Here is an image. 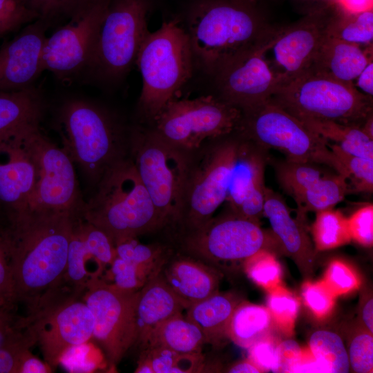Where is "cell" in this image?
<instances>
[{
	"instance_id": "6da1fadb",
	"label": "cell",
	"mask_w": 373,
	"mask_h": 373,
	"mask_svg": "<svg viewBox=\"0 0 373 373\" xmlns=\"http://www.w3.org/2000/svg\"><path fill=\"white\" fill-rule=\"evenodd\" d=\"M77 216L30 210L5 220L16 302L32 316L52 299L64 274Z\"/></svg>"
},
{
	"instance_id": "7a4b0ae2",
	"label": "cell",
	"mask_w": 373,
	"mask_h": 373,
	"mask_svg": "<svg viewBox=\"0 0 373 373\" xmlns=\"http://www.w3.org/2000/svg\"><path fill=\"white\" fill-rule=\"evenodd\" d=\"M187 24L195 66L213 77L272 29L256 6L234 0L195 1Z\"/></svg>"
},
{
	"instance_id": "3957f363",
	"label": "cell",
	"mask_w": 373,
	"mask_h": 373,
	"mask_svg": "<svg viewBox=\"0 0 373 373\" xmlns=\"http://www.w3.org/2000/svg\"><path fill=\"white\" fill-rule=\"evenodd\" d=\"M97 184V192L85 202L82 217L115 244L164 226L132 161L119 160Z\"/></svg>"
},
{
	"instance_id": "277c9868",
	"label": "cell",
	"mask_w": 373,
	"mask_h": 373,
	"mask_svg": "<svg viewBox=\"0 0 373 373\" xmlns=\"http://www.w3.org/2000/svg\"><path fill=\"white\" fill-rule=\"evenodd\" d=\"M135 64L142 79L140 105L154 119L189 81L195 66L188 34L178 21H163L149 32Z\"/></svg>"
},
{
	"instance_id": "5b68a950",
	"label": "cell",
	"mask_w": 373,
	"mask_h": 373,
	"mask_svg": "<svg viewBox=\"0 0 373 373\" xmlns=\"http://www.w3.org/2000/svg\"><path fill=\"white\" fill-rule=\"evenodd\" d=\"M58 122L62 148L90 181L97 184L111 166L123 159L116 124L95 104L69 99L61 106Z\"/></svg>"
},
{
	"instance_id": "8992f818",
	"label": "cell",
	"mask_w": 373,
	"mask_h": 373,
	"mask_svg": "<svg viewBox=\"0 0 373 373\" xmlns=\"http://www.w3.org/2000/svg\"><path fill=\"white\" fill-rule=\"evenodd\" d=\"M238 129L258 146L282 152L287 160L325 164L345 179L328 142L271 99L242 111Z\"/></svg>"
},
{
	"instance_id": "52a82bcc",
	"label": "cell",
	"mask_w": 373,
	"mask_h": 373,
	"mask_svg": "<svg viewBox=\"0 0 373 373\" xmlns=\"http://www.w3.org/2000/svg\"><path fill=\"white\" fill-rule=\"evenodd\" d=\"M269 99L298 119L361 126L372 114V97L353 84L310 73L278 88Z\"/></svg>"
},
{
	"instance_id": "ba28073f",
	"label": "cell",
	"mask_w": 373,
	"mask_h": 373,
	"mask_svg": "<svg viewBox=\"0 0 373 373\" xmlns=\"http://www.w3.org/2000/svg\"><path fill=\"white\" fill-rule=\"evenodd\" d=\"M149 0H111L101 26L94 52L83 76L114 82L135 64L149 32Z\"/></svg>"
},
{
	"instance_id": "9c48e42d",
	"label": "cell",
	"mask_w": 373,
	"mask_h": 373,
	"mask_svg": "<svg viewBox=\"0 0 373 373\" xmlns=\"http://www.w3.org/2000/svg\"><path fill=\"white\" fill-rule=\"evenodd\" d=\"M133 163L164 226L181 220L191 173L182 150L154 131L137 145Z\"/></svg>"
},
{
	"instance_id": "30bf717a",
	"label": "cell",
	"mask_w": 373,
	"mask_h": 373,
	"mask_svg": "<svg viewBox=\"0 0 373 373\" xmlns=\"http://www.w3.org/2000/svg\"><path fill=\"white\" fill-rule=\"evenodd\" d=\"M184 247L191 256L220 271L242 268L251 256L262 250L271 251L280 245L255 222L235 213L211 219L189 233ZM281 250V249H280Z\"/></svg>"
},
{
	"instance_id": "8fae6325",
	"label": "cell",
	"mask_w": 373,
	"mask_h": 373,
	"mask_svg": "<svg viewBox=\"0 0 373 373\" xmlns=\"http://www.w3.org/2000/svg\"><path fill=\"white\" fill-rule=\"evenodd\" d=\"M111 0H77L62 17L66 22L47 37L44 70L61 81L84 75L92 59L99 32Z\"/></svg>"
},
{
	"instance_id": "7c38bea8",
	"label": "cell",
	"mask_w": 373,
	"mask_h": 373,
	"mask_svg": "<svg viewBox=\"0 0 373 373\" xmlns=\"http://www.w3.org/2000/svg\"><path fill=\"white\" fill-rule=\"evenodd\" d=\"M242 111L211 95L170 100L154 118L155 132L180 150L198 148L208 138L238 129Z\"/></svg>"
},
{
	"instance_id": "4fadbf2b",
	"label": "cell",
	"mask_w": 373,
	"mask_h": 373,
	"mask_svg": "<svg viewBox=\"0 0 373 373\" xmlns=\"http://www.w3.org/2000/svg\"><path fill=\"white\" fill-rule=\"evenodd\" d=\"M24 140L37 172L30 210L81 216L85 202L68 153L44 136L39 126L28 130Z\"/></svg>"
},
{
	"instance_id": "5bb4252c",
	"label": "cell",
	"mask_w": 373,
	"mask_h": 373,
	"mask_svg": "<svg viewBox=\"0 0 373 373\" xmlns=\"http://www.w3.org/2000/svg\"><path fill=\"white\" fill-rule=\"evenodd\" d=\"M138 291L118 288L102 277L90 280L82 297L93 319V338L113 367L135 345Z\"/></svg>"
},
{
	"instance_id": "9a60e30c",
	"label": "cell",
	"mask_w": 373,
	"mask_h": 373,
	"mask_svg": "<svg viewBox=\"0 0 373 373\" xmlns=\"http://www.w3.org/2000/svg\"><path fill=\"white\" fill-rule=\"evenodd\" d=\"M334 10L333 7L319 9L309 12L290 26L272 28L262 41V54L276 79L278 89L307 71L327 35V26Z\"/></svg>"
},
{
	"instance_id": "2e32d148",
	"label": "cell",
	"mask_w": 373,
	"mask_h": 373,
	"mask_svg": "<svg viewBox=\"0 0 373 373\" xmlns=\"http://www.w3.org/2000/svg\"><path fill=\"white\" fill-rule=\"evenodd\" d=\"M240 146L235 140L217 145L193 174L190 173L184 210L189 233L209 221L227 200Z\"/></svg>"
},
{
	"instance_id": "e0dca14e",
	"label": "cell",
	"mask_w": 373,
	"mask_h": 373,
	"mask_svg": "<svg viewBox=\"0 0 373 373\" xmlns=\"http://www.w3.org/2000/svg\"><path fill=\"white\" fill-rule=\"evenodd\" d=\"M23 321L52 369L66 349L93 337V316L82 298L49 306L32 316H24Z\"/></svg>"
},
{
	"instance_id": "ac0fdd59",
	"label": "cell",
	"mask_w": 373,
	"mask_h": 373,
	"mask_svg": "<svg viewBox=\"0 0 373 373\" xmlns=\"http://www.w3.org/2000/svg\"><path fill=\"white\" fill-rule=\"evenodd\" d=\"M115 256V243L105 232L82 216L76 218L66 266L53 299L65 301L82 298L88 283L95 278L90 263L102 277Z\"/></svg>"
},
{
	"instance_id": "d6986e66",
	"label": "cell",
	"mask_w": 373,
	"mask_h": 373,
	"mask_svg": "<svg viewBox=\"0 0 373 373\" xmlns=\"http://www.w3.org/2000/svg\"><path fill=\"white\" fill-rule=\"evenodd\" d=\"M261 42L231 61L213 77L221 99L241 111L265 102L278 89L262 56Z\"/></svg>"
},
{
	"instance_id": "ffe728a7",
	"label": "cell",
	"mask_w": 373,
	"mask_h": 373,
	"mask_svg": "<svg viewBox=\"0 0 373 373\" xmlns=\"http://www.w3.org/2000/svg\"><path fill=\"white\" fill-rule=\"evenodd\" d=\"M32 127L0 142V216L5 220L18 217L31 208L37 172L24 135Z\"/></svg>"
},
{
	"instance_id": "44dd1931",
	"label": "cell",
	"mask_w": 373,
	"mask_h": 373,
	"mask_svg": "<svg viewBox=\"0 0 373 373\" xmlns=\"http://www.w3.org/2000/svg\"><path fill=\"white\" fill-rule=\"evenodd\" d=\"M314 164L287 160L276 167L279 184L295 200L300 215L332 209L350 192L343 176L325 174Z\"/></svg>"
},
{
	"instance_id": "7402d4cb",
	"label": "cell",
	"mask_w": 373,
	"mask_h": 373,
	"mask_svg": "<svg viewBox=\"0 0 373 373\" xmlns=\"http://www.w3.org/2000/svg\"><path fill=\"white\" fill-rule=\"evenodd\" d=\"M51 22L38 19L25 26L0 48V91H17L33 87L44 71L43 50Z\"/></svg>"
},
{
	"instance_id": "603a6c76",
	"label": "cell",
	"mask_w": 373,
	"mask_h": 373,
	"mask_svg": "<svg viewBox=\"0 0 373 373\" xmlns=\"http://www.w3.org/2000/svg\"><path fill=\"white\" fill-rule=\"evenodd\" d=\"M263 215L268 218L280 249L295 262L303 276H309L314 267L315 249L305 228L302 221L291 216L281 196L267 187Z\"/></svg>"
},
{
	"instance_id": "cb8c5ba5",
	"label": "cell",
	"mask_w": 373,
	"mask_h": 373,
	"mask_svg": "<svg viewBox=\"0 0 373 373\" xmlns=\"http://www.w3.org/2000/svg\"><path fill=\"white\" fill-rule=\"evenodd\" d=\"M161 273L187 308L218 292L222 276V271L193 256L170 257Z\"/></svg>"
},
{
	"instance_id": "d4e9b609",
	"label": "cell",
	"mask_w": 373,
	"mask_h": 373,
	"mask_svg": "<svg viewBox=\"0 0 373 373\" xmlns=\"http://www.w3.org/2000/svg\"><path fill=\"white\" fill-rule=\"evenodd\" d=\"M371 61L372 46L363 47L326 35L306 73L353 84Z\"/></svg>"
},
{
	"instance_id": "484cf974",
	"label": "cell",
	"mask_w": 373,
	"mask_h": 373,
	"mask_svg": "<svg viewBox=\"0 0 373 373\" xmlns=\"http://www.w3.org/2000/svg\"><path fill=\"white\" fill-rule=\"evenodd\" d=\"M186 305L164 278L161 271L140 290L135 306L137 339L142 349L151 331L167 318L182 313Z\"/></svg>"
},
{
	"instance_id": "4316f807",
	"label": "cell",
	"mask_w": 373,
	"mask_h": 373,
	"mask_svg": "<svg viewBox=\"0 0 373 373\" xmlns=\"http://www.w3.org/2000/svg\"><path fill=\"white\" fill-rule=\"evenodd\" d=\"M242 300L231 292L216 294L191 305L186 316L202 331L205 343L220 347L229 340L228 328L233 312Z\"/></svg>"
},
{
	"instance_id": "83f0119b",
	"label": "cell",
	"mask_w": 373,
	"mask_h": 373,
	"mask_svg": "<svg viewBox=\"0 0 373 373\" xmlns=\"http://www.w3.org/2000/svg\"><path fill=\"white\" fill-rule=\"evenodd\" d=\"M43 111L42 97L34 87L0 91V142L28 128L39 126Z\"/></svg>"
},
{
	"instance_id": "f1b7e54d",
	"label": "cell",
	"mask_w": 373,
	"mask_h": 373,
	"mask_svg": "<svg viewBox=\"0 0 373 373\" xmlns=\"http://www.w3.org/2000/svg\"><path fill=\"white\" fill-rule=\"evenodd\" d=\"M204 344L200 329L180 313L157 325L141 350L147 346H163L181 354L201 353Z\"/></svg>"
},
{
	"instance_id": "f546056e",
	"label": "cell",
	"mask_w": 373,
	"mask_h": 373,
	"mask_svg": "<svg viewBox=\"0 0 373 373\" xmlns=\"http://www.w3.org/2000/svg\"><path fill=\"white\" fill-rule=\"evenodd\" d=\"M274 325L267 307L241 300L231 316L228 336L238 346L247 349L271 334Z\"/></svg>"
},
{
	"instance_id": "4dcf8cb0",
	"label": "cell",
	"mask_w": 373,
	"mask_h": 373,
	"mask_svg": "<svg viewBox=\"0 0 373 373\" xmlns=\"http://www.w3.org/2000/svg\"><path fill=\"white\" fill-rule=\"evenodd\" d=\"M299 120L312 131L327 142H334L343 151L373 160V139L363 131L361 126L312 119Z\"/></svg>"
},
{
	"instance_id": "1f68e13d",
	"label": "cell",
	"mask_w": 373,
	"mask_h": 373,
	"mask_svg": "<svg viewBox=\"0 0 373 373\" xmlns=\"http://www.w3.org/2000/svg\"><path fill=\"white\" fill-rule=\"evenodd\" d=\"M265 164L261 155L241 143L226 200L233 212L236 211L248 192L264 180Z\"/></svg>"
},
{
	"instance_id": "d6a6232c",
	"label": "cell",
	"mask_w": 373,
	"mask_h": 373,
	"mask_svg": "<svg viewBox=\"0 0 373 373\" xmlns=\"http://www.w3.org/2000/svg\"><path fill=\"white\" fill-rule=\"evenodd\" d=\"M327 35L363 47L373 43V10L348 12L338 6L328 23Z\"/></svg>"
},
{
	"instance_id": "836d02e7",
	"label": "cell",
	"mask_w": 373,
	"mask_h": 373,
	"mask_svg": "<svg viewBox=\"0 0 373 373\" xmlns=\"http://www.w3.org/2000/svg\"><path fill=\"white\" fill-rule=\"evenodd\" d=\"M321 373H346L350 371L347 349L341 337L329 330H318L310 336L309 347Z\"/></svg>"
},
{
	"instance_id": "e575fe53",
	"label": "cell",
	"mask_w": 373,
	"mask_h": 373,
	"mask_svg": "<svg viewBox=\"0 0 373 373\" xmlns=\"http://www.w3.org/2000/svg\"><path fill=\"white\" fill-rule=\"evenodd\" d=\"M312 233L315 247L318 251L332 249L352 240L347 218L333 208L316 212Z\"/></svg>"
},
{
	"instance_id": "d590c367",
	"label": "cell",
	"mask_w": 373,
	"mask_h": 373,
	"mask_svg": "<svg viewBox=\"0 0 373 373\" xmlns=\"http://www.w3.org/2000/svg\"><path fill=\"white\" fill-rule=\"evenodd\" d=\"M160 271L155 268L135 265L115 256L102 278L118 288L138 291Z\"/></svg>"
},
{
	"instance_id": "8d00e7d4",
	"label": "cell",
	"mask_w": 373,
	"mask_h": 373,
	"mask_svg": "<svg viewBox=\"0 0 373 373\" xmlns=\"http://www.w3.org/2000/svg\"><path fill=\"white\" fill-rule=\"evenodd\" d=\"M328 146L344 169L349 191L372 193L373 160L349 154L334 144L328 142Z\"/></svg>"
},
{
	"instance_id": "74e56055",
	"label": "cell",
	"mask_w": 373,
	"mask_h": 373,
	"mask_svg": "<svg viewBox=\"0 0 373 373\" xmlns=\"http://www.w3.org/2000/svg\"><path fill=\"white\" fill-rule=\"evenodd\" d=\"M267 307L274 325L287 336H291L300 303L291 291L281 285L268 291Z\"/></svg>"
},
{
	"instance_id": "f35d334b",
	"label": "cell",
	"mask_w": 373,
	"mask_h": 373,
	"mask_svg": "<svg viewBox=\"0 0 373 373\" xmlns=\"http://www.w3.org/2000/svg\"><path fill=\"white\" fill-rule=\"evenodd\" d=\"M136 238H127L116 242V256L137 265L162 270L170 258L169 254L161 247L142 244Z\"/></svg>"
},
{
	"instance_id": "ab89813d",
	"label": "cell",
	"mask_w": 373,
	"mask_h": 373,
	"mask_svg": "<svg viewBox=\"0 0 373 373\" xmlns=\"http://www.w3.org/2000/svg\"><path fill=\"white\" fill-rule=\"evenodd\" d=\"M242 268L250 279L268 291L280 285L281 267L271 251H258L245 262Z\"/></svg>"
},
{
	"instance_id": "60d3db41",
	"label": "cell",
	"mask_w": 373,
	"mask_h": 373,
	"mask_svg": "<svg viewBox=\"0 0 373 373\" xmlns=\"http://www.w3.org/2000/svg\"><path fill=\"white\" fill-rule=\"evenodd\" d=\"M7 224L0 217V311L17 308Z\"/></svg>"
},
{
	"instance_id": "b9f144b4",
	"label": "cell",
	"mask_w": 373,
	"mask_h": 373,
	"mask_svg": "<svg viewBox=\"0 0 373 373\" xmlns=\"http://www.w3.org/2000/svg\"><path fill=\"white\" fill-rule=\"evenodd\" d=\"M36 344L31 331L25 327L0 346V373H18L24 355Z\"/></svg>"
},
{
	"instance_id": "7bdbcfd3",
	"label": "cell",
	"mask_w": 373,
	"mask_h": 373,
	"mask_svg": "<svg viewBox=\"0 0 373 373\" xmlns=\"http://www.w3.org/2000/svg\"><path fill=\"white\" fill-rule=\"evenodd\" d=\"M39 18L28 0H0V37Z\"/></svg>"
},
{
	"instance_id": "ee69618b",
	"label": "cell",
	"mask_w": 373,
	"mask_h": 373,
	"mask_svg": "<svg viewBox=\"0 0 373 373\" xmlns=\"http://www.w3.org/2000/svg\"><path fill=\"white\" fill-rule=\"evenodd\" d=\"M347 354L350 369L356 373H370L373 370L372 334L361 327L350 337Z\"/></svg>"
},
{
	"instance_id": "f6af8a7d",
	"label": "cell",
	"mask_w": 373,
	"mask_h": 373,
	"mask_svg": "<svg viewBox=\"0 0 373 373\" xmlns=\"http://www.w3.org/2000/svg\"><path fill=\"white\" fill-rule=\"evenodd\" d=\"M88 342L71 346L61 355L58 365L69 372H93L102 365L100 354Z\"/></svg>"
},
{
	"instance_id": "bcb514c9",
	"label": "cell",
	"mask_w": 373,
	"mask_h": 373,
	"mask_svg": "<svg viewBox=\"0 0 373 373\" xmlns=\"http://www.w3.org/2000/svg\"><path fill=\"white\" fill-rule=\"evenodd\" d=\"M302 295L305 305L318 318L330 314L336 298L323 280L303 284Z\"/></svg>"
},
{
	"instance_id": "7dc6e473",
	"label": "cell",
	"mask_w": 373,
	"mask_h": 373,
	"mask_svg": "<svg viewBox=\"0 0 373 373\" xmlns=\"http://www.w3.org/2000/svg\"><path fill=\"white\" fill-rule=\"evenodd\" d=\"M323 280L336 297L356 290L361 283L356 273L346 263L338 260L329 263Z\"/></svg>"
},
{
	"instance_id": "c3c4849f",
	"label": "cell",
	"mask_w": 373,
	"mask_h": 373,
	"mask_svg": "<svg viewBox=\"0 0 373 373\" xmlns=\"http://www.w3.org/2000/svg\"><path fill=\"white\" fill-rule=\"evenodd\" d=\"M351 238L358 244L370 247L373 244V205L367 204L347 218Z\"/></svg>"
},
{
	"instance_id": "681fc988",
	"label": "cell",
	"mask_w": 373,
	"mask_h": 373,
	"mask_svg": "<svg viewBox=\"0 0 373 373\" xmlns=\"http://www.w3.org/2000/svg\"><path fill=\"white\" fill-rule=\"evenodd\" d=\"M278 341L269 334L251 345L248 350V359L261 372H276Z\"/></svg>"
},
{
	"instance_id": "f907efd6",
	"label": "cell",
	"mask_w": 373,
	"mask_h": 373,
	"mask_svg": "<svg viewBox=\"0 0 373 373\" xmlns=\"http://www.w3.org/2000/svg\"><path fill=\"white\" fill-rule=\"evenodd\" d=\"M141 351L140 356L150 362L154 373H171L180 355L163 346H147Z\"/></svg>"
},
{
	"instance_id": "816d5d0a",
	"label": "cell",
	"mask_w": 373,
	"mask_h": 373,
	"mask_svg": "<svg viewBox=\"0 0 373 373\" xmlns=\"http://www.w3.org/2000/svg\"><path fill=\"white\" fill-rule=\"evenodd\" d=\"M39 18L52 23L62 18L77 0H28Z\"/></svg>"
},
{
	"instance_id": "f5cc1de1",
	"label": "cell",
	"mask_w": 373,
	"mask_h": 373,
	"mask_svg": "<svg viewBox=\"0 0 373 373\" xmlns=\"http://www.w3.org/2000/svg\"><path fill=\"white\" fill-rule=\"evenodd\" d=\"M303 349L292 339L279 342L277 346V361L275 372H290L298 361Z\"/></svg>"
},
{
	"instance_id": "db71d44e",
	"label": "cell",
	"mask_w": 373,
	"mask_h": 373,
	"mask_svg": "<svg viewBox=\"0 0 373 373\" xmlns=\"http://www.w3.org/2000/svg\"><path fill=\"white\" fill-rule=\"evenodd\" d=\"M23 316L16 309L0 311V346L24 328Z\"/></svg>"
},
{
	"instance_id": "11a10c76",
	"label": "cell",
	"mask_w": 373,
	"mask_h": 373,
	"mask_svg": "<svg viewBox=\"0 0 373 373\" xmlns=\"http://www.w3.org/2000/svg\"><path fill=\"white\" fill-rule=\"evenodd\" d=\"M52 368L45 361L35 356L30 350L23 356L18 373H50Z\"/></svg>"
},
{
	"instance_id": "9f6ffc18",
	"label": "cell",
	"mask_w": 373,
	"mask_h": 373,
	"mask_svg": "<svg viewBox=\"0 0 373 373\" xmlns=\"http://www.w3.org/2000/svg\"><path fill=\"white\" fill-rule=\"evenodd\" d=\"M354 88L363 95H373V61H370L352 82Z\"/></svg>"
},
{
	"instance_id": "6f0895ef",
	"label": "cell",
	"mask_w": 373,
	"mask_h": 373,
	"mask_svg": "<svg viewBox=\"0 0 373 373\" xmlns=\"http://www.w3.org/2000/svg\"><path fill=\"white\" fill-rule=\"evenodd\" d=\"M360 320L362 327L367 332L373 333V299L368 295L363 299L360 308Z\"/></svg>"
},
{
	"instance_id": "680465c9",
	"label": "cell",
	"mask_w": 373,
	"mask_h": 373,
	"mask_svg": "<svg viewBox=\"0 0 373 373\" xmlns=\"http://www.w3.org/2000/svg\"><path fill=\"white\" fill-rule=\"evenodd\" d=\"M338 6L348 12H360L372 10L373 0H341Z\"/></svg>"
},
{
	"instance_id": "91938a15",
	"label": "cell",
	"mask_w": 373,
	"mask_h": 373,
	"mask_svg": "<svg viewBox=\"0 0 373 373\" xmlns=\"http://www.w3.org/2000/svg\"><path fill=\"white\" fill-rule=\"evenodd\" d=\"M230 373H259L260 370L248 358L237 362L230 366L227 371Z\"/></svg>"
},
{
	"instance_id": "94428289",
	"label": "cell",
	"mask_w": 373,
	"mask_h": 373,
	"mask_svg": "<svg viewBox=\"0 0 373 373\" xmlns=\"http://www.w3.org/2000/svg\"><path fill=\"white\" fill-rule=\"evenodd\" d=\"M136 373H154L150 362L144 357L140 356L137 367L135 370Z\"/></svg>"
},
{
	"instance_id": "6125c7cd",
	"label": "cell",
	"mask_w": 373,
	"mask_h": 373,
	"mask_svg": "<svg viewBox=\"0 0 373 373\" xmlns=\"http://www.w3.org/2000/svg\"><path fill=\"white\" fill-rule=\"evenodd\" d=\"M304 1H313L315 2L321 3L323 4V8H329L333 6H338V3L341 0H304Z\"/></svg>"
},
{
	"instance_id": "be15d7a7",
	"label": "cell",
	"mask_w": 373,
	"mask_h": 373,
	"mask_svg": "<svg viewBox=\"0 0 373 373\" xmlns=\"http://www.w3.org/2000/svg\"><path fill=\"white\" fill-rule=\"evenodd\" d=\"M234 1H240L242 3H247V4H250L253 6H256L257 3L260 0H234Z\"/></svg>"
}]
</instances>
